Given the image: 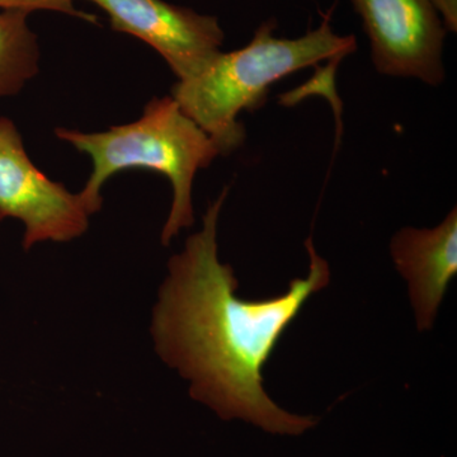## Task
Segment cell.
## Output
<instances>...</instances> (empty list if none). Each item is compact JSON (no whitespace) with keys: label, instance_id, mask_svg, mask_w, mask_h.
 I'll list each match as a JSON object with an SVG mask.
<instances>
[{"label":"cell","instance_id":"1","mask_svg":"<svg viewBox=\"0 0 457 457\" xmlns=\"http://www.w3.org/2000/svg\"><path fill=\"white\" fill-rule=\"evenodd\" d=\"M228 188L209 204L204 227L168 263L152 332L159 356L191 383L189 394L221 420H243L276 435L299 436L318 425L278 407L263 386V370L285 330L309 297L330 282L328 262L312 237L306 278H295L272 299L246 302L236 291L233 267L218 255V222Z\"/></svg>","mask_w":457,"mask_h":457},{"label":"cell","instance_id":"2","mask_svg":"<svg viewBox=\"0 0 457 457\" xmlns=\"http://www.w3.org/2000/svg\"><path fill=\"white\" fill-rule=\"evenodd\" d=\"M333 8L315 29L297 38L275 36L273 18L262 23L242 49L218 54L196 77L171 87L170 96L183 113L220 147L221 155L236 152L245 140L237 117L263 106L270 87L282 78L324 60H341L357 49L354 36H338L332 29Z\"/></svg>","mask_w":457,"mask_h":457},{"label":"cell","instance_id":"3","mask_svg":"<svg viewBox=\"0 0 457 457\" xmlns=\"http://www.w3.org/2000/svg\"><path fill=\"white\" fill-rule=\"evenodd\" d=\"M55 135L92 159V173L80 192L92 215L101 210L102 187L114 174L145 168L167 177L173 203L162 231L164 245L182 228L194 225L195 177L221 155L218 144L183 113L171 96L153 98L137 121L99 132L56 129Z\"/></svg>","mask_w":457,"mask_h":457},{"label":"cell","instance_id":"4","mask_svg":"<svg viewBox=\"0 0 457 457\" xmlns=\"http://www.w3.org/2000/svg\"><path fill=\"white\" fill-rule=\"evenodd\" d=\"M89 212L80 194L38 170L12 120L0 119V220L17 219L25 225L26 251L44 242L65 243L83 236Z\"/></svg>","mask_w":457,"mask_h":457},{"label":"cell","instance_id":"5","mask_svg":"<svg viewBox=\"0 0 457 457\" xmlns=\"http://www.w3.org/2000/svg\"><path fill=\"white\" fill-rule=\"evenodd\" d=\"M362 20L378 73L445 82L447 29L431 0H351Z\"/></svg>","mask_w":457,"mask_h":457},{"label":"cell","instance_id":"6","mask_svg":"<svg viewBox=\"0 0 457 457\" xmlns=\"http://www.w3.org/2000/svg\"><path fill=\"white\" fill-rule=\"evenodd\" d=\"M104 9L114 31L128 33L161 54L180 80L204 71L221 51L218 18L164 0H89Z\"/></svg>","mask_w":457,"mask_h":457},{"label":"cell","instance_id":"7","mask_svg":"<svg viewBox=\"0 0 457 457\" xmlns=\"http://www.w3.org/2000/svg\"><path fill=\"white\" fill-rule=\"evenodd\" d=\"M390 254L408 281L418 330L432 329L451 279L457 275L456 207L436 228H403L392 237Z\"/></svg>","mask_w":457,"mask_h":457},{"label":"cell","instance_id":"8","mask_svg":"<svg viewBox=\"0 0 457 457\" xmlns=\"http://www.w3.org/2000/svg\"><path fill=\"white\" fill-rule=\"evenodd\" d=\"M29 12H0V97L20 93L38 73L37 37L29 29Z\"/></svg>","mask_w":457,"mask_h":457},{"label":"cell","instance_id":"9","mask_svg":"<svg viewBox=\"0 0 457 457\" xmlns=\"http://www.w3.org/2000/svg\"><path fill=\"white\" fill-rule=\"evenodd\" d=\"M0 9H20L32 13L35 11L60 12L71 17L80 18L87 22H97V17L75 8L74 0H0Z\"/></svg>","mask_w":457,"mask_h":457},{"label":"cell","instance_id":"10","mask_svg":"<svg viewBox=\"0 0 457 457\" xmlns=\"http://www.w3.org/2000/svg\"><path fill=\"white\" fill-rule=\"evenodd\" d=\"M438 13L442 14V21L447 31L456 32L457 8L456 0H431Z\"/></svg>","mask_w":457,"mask_h":457}]
</instances>
